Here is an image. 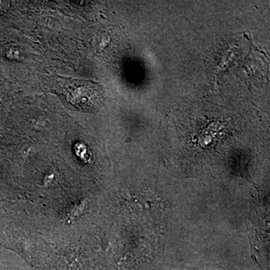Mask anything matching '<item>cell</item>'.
Wrapping results in <instances>:
<instances>
[{
  "label": "cell",
  "instance_id": "6da1fadb",
  "mask_svg": "<svg viewBox=\"0 0 270 270\" xmlns=\"http://www.w3.org/2000/svg\"><path fill=\"white\" fill-rule=\"evenodd\" d=\"M57 84L67 102L78 109L94 111L102 105V89L96 83L61 78Z\"/></svg>",
  "mask_w": 270,
  "mask_h": 270
}]
</instances>
